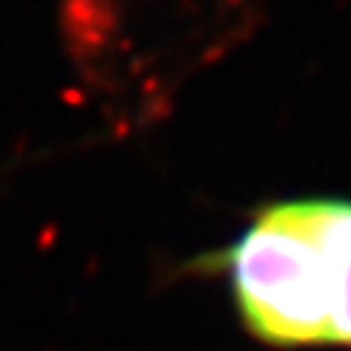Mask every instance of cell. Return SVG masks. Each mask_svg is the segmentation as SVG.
Wrapping results in <instances>:
<instances>
[{"mask_svg":"<svg viewBox=\"0 0 351 351\" xmlns=\"http://www.w3.org/2000/svg\"><path fill=\"white\" fill-rule=\"evenodd\" d=\"M322 232L334 269V348L351 351V199L322 196Z\"/></svg>","mask_w":351,"mask_h":351,"instance_id":"cell-2","label":"cell"},{"mask_svg":"<svg viewBox=\"0 0 351 351\" xmlns=\"http://www.w3.org/2000/svg\"><path fill=\"white\" fill-rule=\"evenodd\" d=\"M223 263L240 322L261 346H334V269L322 232V196L263 205Z\"/></svg>","mask_w":351,"mask_h":351,"instance_id":"cell-1","label":"cell"}]
</instances>
